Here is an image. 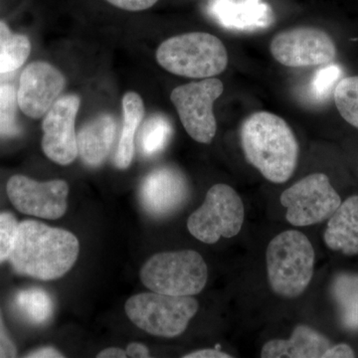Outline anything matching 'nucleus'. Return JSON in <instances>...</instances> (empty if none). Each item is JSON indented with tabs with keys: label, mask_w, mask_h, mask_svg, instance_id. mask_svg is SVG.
<instances>
[{
	"label": "nucleus",
	"mask_w": 358,
	"mask_h": 358,
	"mask_svg": "<svg viewBox=\"0 0 358 358\" xmlns=\"http://www.w3.org/2000/svg\"><path fill=\"white\" fill-rule=\"evenodd\" d=\"M79 250L72 233L26 220L18 224L8 261L17 274L49 281L69 272Z\"/></svg>",
	"instance_id": "obj_1"
},
{
	"label": "nucleus",
	"mask_w": 358,
	"mask_h": 358,
	"mask_svg": "<svg viewBox=\"0 0 358 358\" xmlns=\"http://www.w3.org/2000/svg\"><path fill=\"white\" fill-rule=\"evenodd\" d=\"M245 157L271 182L284 183L296 171L299 145L287 122L268 112L249 115L240 129Z\"/></svg>",
	"instance_id": "obj_2"
},
{
	"label": "nucleus",
	"mask_w": 358,
	"mask_h": 358,
	"mask_svg": "<svg viewBox=\"0 0 358 358\" xmlns=\"http://www.w3.org/2000/svg\"><path fill=\"white\" fill-rule=\"evenodd\" d=\"M267 272L271 289L282 298L296 299L308 288L315 268V250L296 230L280 233L268 245Z\"/></svg>",
	"instance_id": "obj_3"
},
{
	"label": "nucleus",
	"mask_w": 358,
	"mask_h": 358,
	"mask_svg": "<svg viewBox=\"0 0 358 358\" xmlns=\"http://www.w3.org/2000/svg\"><path fill=\"white\" fill-rule=\"evenodd\" d=\"M157 60L171 74L207 79L225 71L228 53L218 37L209 33L192 32L162 42L157 51Z\"/></svg>",
	"instance_id": "obj_4"
},
{
	"label": "nucleus",
	"mask_w": 358,
	"mask_h": 358,
	"mask_svg": "<svg viewBox=\"0 0 358 358\" xmlns=\"http://www.w3.org/2000/svg\"><path fill=\"white\" fill-rule=\"evenodd\" d=\"M208 268L193 250L162 252L148 259L141 270V280L150 291L169 296H192L206 286Z\"/></svg>",
	"instance_id": "obj_5"
},
{
	"label": "nucleus",
	"mask_w": 358,
	"mask_h": 358,
	"mask_svg": "<svg viewBox=\"0 0 358 358\" xmlns=\"http://www.w3.org/2000/svg\"><path fill=\"white\" fill-rule=\"evenodd\" d=\"M199 301L192 296L143 293L126 303L129 319L145 333L160 338H176L185 331L199 312Z\"/></svg>",
	"instance_id": "obj_6"
},
{
	"label": "nucleus",
	"mask_w": 358,
	"mask_h": 358,
	"mask_svg": "<svg viewBox=\"0 0 358 358\" xmlns=\"http://www.w3.org/2000/svg\"><path fill=\"white\" fill-rule=\"evenodd\" d=\"M245 219L241 197L227 185H215L207 192L203 204L187 221L190 234L199 241L214 244L221 237L239 234Z\"/></svg>",
	"instance_id": "obj_7"
},
{
	"label": "nucleus",
	"mask_w": 358,
	"mask_h": 358,
	"mask_svg": "<svg viewBox=\"0 0 358 358\" xmlns=\"http://www.w3.org/2000/svg\"><path fill=\"white\" fill-rule=\"evenodd\" d=\"M224 86L221 80L207 78L176 87L171 100L178 110L179 119L185 131L200 143H210L217 131L213 106L222 95Z\"/></svg>",
	"instance_id": "obj_8"
},
{
	"label": "nucleus",
	"mask_w": 358,
	"mask_h": 358,
	"mask_svg": "<svg viewBox=\"0 0 358 358\" xmlns=\"http://www.w3.org/2000/svg\"><path fill=\"white\" fill-rule=\"evenodd\" d=\"M280 201L287 209V220L296 227L327 220L343 202L324 173H313L301 179L282 193Z\"/></svg>",
	"instance_id": "obj_9"
},
{
	"label": "nucleus",
	"mask_w": 358,
	"mask_h": 358,
	"mask_svg": "<svg viewBox=\"0 0 358 358\" xmlns=\"http://www.w3.org/2000/svg\"><path fill=\"white\" fill-rule=\"evenodd\" d=\"M270 50L275 61L291 68L329 65L338 55L334 39L315 27L293 28L278 33L271 42Z\"/></svg>",
	"instance_id": "obj_10"
},
{
	"label": "nucleus",
	"mask_w": 358,
	"mask_h": 358,
	"mask_svg": "<svg viewBox=\"0 0 358 358\" xmlns=\"http://www.w3.org/2000/svg\"><path fill=\"white\" fill-rule=\"evenodd\" d=\"M7 195L21 213L35 217L58 219L67 210L69 186L64 180L38 182L24 176H14L6 186Z\"/></svg>",
	"instance_id": "obj_11"
},
{
	"label": "nucleus",
	"mask_w": 358,
	"mask_h": 358,
	"mask_svg": "<svg viewBox=\"0 0 358 358\" xmlns=\"http://www.w3.org/2000/svg\"><path fill=\"white\" fill-rule=\"evenodd\" d=\"M79 108V96L66 95L45 115L42 148L49 159L60 166L72 164L78 155L75 121Z\"/></svg>",
	"instance_id": "obj_12"
},
{
	"label": "nucleus",
	"mask_w": 358,
	"mask_h": 358,
	"mask_svg": "<svg viewBox=\"0 0 358 358\" xmlns=\"http://www.w3.org/2000/svg\"><path fill=\"white\" fill-rule=\"evenodd\" d=\"M64 75L49 63L37 61L28 65L20 77L17 92L21 110L32 119L44 117L65 88Z\"/></svg>",
	"instance_id": "obj_13"
},
{
	"label": "nucleus",
	"mask_w": 358,
	"mask_h": 358,
	"mask_svg": "<svg viewBox=\"0 0 358 358\" xmlns=\"http://www.w3.org/2000/svg\"><path fill=\"white\" fill-rule=\"evenodd\" d=\"M185 176L173 167L164 166L148 174L141 185V204L152 216L162 217L173 213L187 197Z\"/></svg>",
	"instance_id": "obj_14"
},
{
	"label": "nucleus",
	"mask_w": 358,
	"mask_h": 358,
	"mask_svg": "<svg viewBox=\"0 0 358 358\" xmlns=\"http://www.w3.org/2000/svg\"><path fill=\"white\" fill-rule=\"evenodd\" d=\"M209 13L219 24L229 29L253 31L268 27L273 22L272 9L262 0H213Z\"/></svg>",
	"instance_id": "obj_15"
},
{
	"label": "nucleus",
	"mask_w": 358,
	"mask_h": 358,
	"mask_svg": "<svg viewBox=\"0 0 358 358\" xmlns=\"http://www.w3.org/2000/svg\"><path fill=\"white\" fill-rule=\"evenodd\" d=\"M331 341L313 327L301 324L289 339H273L264 345L263 358H324Z\"/></svg>",
	"instance_id": "obj_16"
},
{
	"label": "nucleus",
	"mask_w": 358,
	"mask_h": 358,
	"mask_svg": "<svg viewBox=\"0 0 358 358\" xmlns=\"http://www.w3.org/2000/svg\"><path fill=\"white\" fill-rule=\"evenodd\" d=\"M324 243L343 255H358V195L341 202L329 218L324 234Z\"/></svg>",
	"instance_id": "obj_17"
},
{
	"label": "nucleus",
	"mask_w": 358,
	"mask_h": 358,
	"mask_svg": "<svg viewBox=\"0 0 358 358\" xmlns=\"http://www.w3.org/2000/svg\"><path fill=\"white\" fill-rule=\"evenodd\" d=\"M117 133V122L103 114L85 124L77 134L78 154L85 164L99 166L109 155Z\"/></svg>",
	"instance_id": "obj_18"
},
{
	"label": "nucleus",
	"mask_w": 358,
	"mask_h": 358,
	"mask_svg": "<svg viewBox=\"0 0 358 358\" xmlns=\"http://www.w3.org/2000/svg\"><path fill=\"white\" fill-rule=\"evenodd\" d=\"M122 124L121 138L115 152V164L117 169H126L131 166L134 154V134L145 115L143 99L134 92H129L122 98Z\"/></svg>",
	"instance_id": "obj_19"
},
{
	"label": "nucleus",
	"mask_w": 358,
	"mask_h": 358,
	"mask_svg": "<svg viewBox=\"0 0 358 358\" xmlns=\"http://www.w3.org/2000/svg\"><path fill=\"white\" fill-rule=\"evenodd\" d=\"M31 51L29 39L25 35L10 31L0 21V74L13 72L24 64Z\"/></svg>",
	"instance_id": "obj_20"
},
{
	"label": "nucleus",
	"mask_w": 358,
	"mask_h": 358,
	"mask_svg": "<svg viewBox=\"0 0 358 358\" xmlns=\"http://www.w3.org/2000/svg\"><path fill=\"white\" fill-rule=\"evenodd\" d=\"M14 303L18 312L31 324H45L53 313L51 296L42 289H22L16 294Z\"/></svg>",
	"instance_id": "obj_21"
},
{
	"label": "nucleus",
	"mask_w": 358,
	"mask_h": 358,
	"mask_svg": "<svg viewBox=\"0 0 358 358\" xmlns=\"http://www.w3.org/2000/svg\"><path fill=\"white\" fill-rule=\"evenodd\" d=\"M171 122L164 115L150 117L141 129L140 148L145 157H154L166 147L173 136Z\"/></svg>",
	"instance_id": "obj_22"
},
{
	"label": "nucleus",
	"mask_w": 358,
	"mask_h": 358,
	"mask_svg": "<svg viewBox=\"0 0 358 358\" xmlns=\"http://www.w3.org/2000/svg\"><path fill=\"white\" fill-rule=\"evenodd\" d=\"M334 294L341 306L346 326L358 329V275L338 277L334 284Z\"/></svg>",
	"instance_id": "obj_23"
},
{
	"label": "nucleus",
	"mask_w": 358,
	"mask_h": 358,
	"mask_svg": "<svg viewBox=\"0 0 358 358\" xmlns=\"http://www.w3.org/2000/svg\"><path fill=\"white\" fill-rule=\"evenodd\" d=\"M334 99L339 115L358 129V76L341 79L334 90Z\"/></svg>",
	"instance_id": "obj_24"
},
{
	"label": "nucleus",
	"mask_w": 358,
	"mask_h": 358,
	"mask_svg": "<svg viewBox=\"0 0 358 358\" xmlns=\"http://www.w3.org/2000/svg\"><path fill=\"white\" fill-rule=\"evenodd\" d=\"M17 92L11 85L0 86V136L13 138L20 133L17 120Z\"/></svg>",
	"instance_id": "obj_25"
},
{
	"label": "nucleus",
	"mask_w": 358,
	"mask_h": 358,
	"mask_svg": "<svg viewBox=\"0 0 358 358\" xmlns=\"http://www.w3.org/2000/svg\"><path fill=\"white\" fill-rule=\"evenodd\" d=\"M339 75L341 69L336 65H326L317 71L310 85V93L313 98L324 99L331 91Z\"/></svg>",
	"instance_id": "obj_26"
},
{
	"label": "nucleus",
	"mask_w": 358,
	"mask_h": 358,
	"mask_svg": "<svg viewBox=\"0 0 358 358\" xmlns=\"http://www.w3.org/2000/svg\"><path fill=\"white\" fill-rule=\"evenodd\" d=\"M17 227L18 222L13 214L0 213V263L8 260Z\"/></svg>",
	"instance_id": "obj_27"
},
{
	"label": "nucleus",
	"mask_w": 358,
	"mask_h": 358,
	"mask_svg": "<svg viewBox=\"0 0 358 358\" xmlns=\"http://www.w3.org/2000/svg\"><path fill=\"white\" fill-rule=\"evenodd\" d=\"M107 1L122 10L143 11L154 6L159 0H107Z\"/></svg>",
	"instance_id": "obj_28"
},
{
	"label": "nucleus",
	"mask_w": 358,
	"mask_h": 358,
	"mask_svg": "<svg viewBox=\"0 0 358 358\" xmlns=\"http://www.w3.org/2000/svg\"><path fill=\"white\" fill-rule=\"evenodd\" d=\"M16 355H17V350L7 334L1 313H0V358L15 357Z\"/></svg>",
	"instance_id": "obj_29"
},
{
	"label": "nucleus",
	"mask_w": 358,
	"mask_h": 358,
	"mask_svg": "<svg viewBox=\"0 0 358 358\" xmlns=\"http://www.w3.org/2000/svg\"><path fill=\"white\" fill-rule=\"evenodd\" d=\"M355 357V352L350 345L338 343L333 345L324 355V358H352Z\"/></svg>",
	"instance_id": "obj_30"
},
{
	"label": "nucleus",
	"mask_w": 358,
	"mask_h": 358,
	"mask_svg": "<svg viewBox=\"0 0 358 358\" xmlns=\"http://www.w3.org/2000/svg\"><path fill=\"white\" fill-rule=\"evenodd\" d=\"M185 358H230L232 355L228 353L220 352L218 350H212V348H205V350H197L188 353L183 357Z\"/></svg>",
	"instance_id": "obj_31"
},
{
	"label": "nucleus",
	"mask_w": 358,
	"mask_h": 358,
	"mask_svg": "<svg viewBox=\"0 0 358 358\" xmlns=\"http://www.w3.org/2000/svg\"><path fill=\"white\" fill-rule=\"evenodd\" d=\"M127 355L133 358H145L150 357V350L147 346L141 345V343H134L128 345L127 348Z\"/></svg>",
	"instance_id": "obj_32"
},
{
	"label": "nucleus",
	"mask_w": 358,
	"mask_h": 358,
	"mask_svg": "<svg viewBox=\"0 0 358 358\" xmlns=\"http://www.w3.org/2000/svg\"><path fill=\"white\" fill-rule=\"evenodd\" d=\"M26 357H35V358H46V357H64L62 353L56 350L53 348H43L40 350H35V352H30Z\"/></svg>",
	"instance_id": "obj_33"
},
{
	"label": "nucleus",
	"mask_w": 358,
	"mask_h": 358,
	"mask_svg": "<svg viewBox=\"0 0 358 358\" xmlns=\"http://www.w3.org/2000/svg\"><path fill=\"white\" fill-rule=\"evenodd\" d=\"M128 357L126 350L119 348H109L96 355L98 358H124Z\"/></svg>",
	"instance_id": "obj_34"
}]
</instances>
